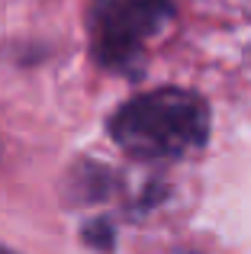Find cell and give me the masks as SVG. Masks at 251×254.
<instances>
[{
	"instance_id": "cell-1",
	"label": "cell",
	"mask_w": 251,
	"mask_h": 254,
	"mask_svg": "<svg viewBox=\"0 0 251 254\" xmlns=\"http://www.w3.org/2000/svg\"><path fill=\"white\" fill-rule=\"evenodd\" d=\"M110 138L135 161L187 158L209 142V103L181 87L138 93L113 113Z\"/></svg>"
},
{
	"instance_id": "cell-2",
	"label": "cell",
	"mask_w": 251,
	"mask_h": 254,
	"mask_svg": "<svg viewBox=\"0 0 251 254\" xmlns=\"http://www.w3.org/2000/svg\"><path fill=\"white\" fill-rule=\"evenodd\" d=\"M174 19V0H90V52L107 71L126 74L142 64V52Z\"/></svg>"
},
{
	"instance_id": "cell-3",
	"label": "cell",
	"mask_w": 251,
	"mask_h": 254,
	"mask_svg": "<svg viewBox=\"0 0 251 254\" xmlns=\"http://www.w3.org/2000/svg\"><path fill=\"white\" fill-rule=\"evenodd\" d=\"M0 254H13V251H10V248H3V245H0Z\"/></svg>"
}]
</instances>
